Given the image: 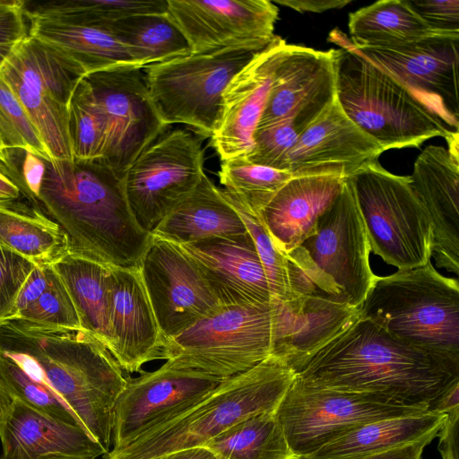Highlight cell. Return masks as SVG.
<instances>
[{
    "instance_id": "obj_42",
    "label": "cell",
    "mask_w": 459,
    "mask_h": 459,
    "mask_svg": "<svg viewBox=\"0 0 459 459\" xmlns=\"http://www.w3.org/2000/svg\"><path fill=\"white\" fill-rule=\"evenodd\" d=\"M16 316L68 328L83 329L73 299L53 267L51 280L46 290Z\"/></svg>"
},
{
    "instance_id": "obj_10",
    "label": "cell",
    "mask_w": 459,
    "mask_h": 459,
    "mask_svg": "<svg viewBox=\"0 0 459 459\" xmlns=\"http://www.w3.org/2000/svg\"><path fill=\"white\" fill-rule=\"evenodd\" d=\"M429 411L390 397L309 386L297 377L276 410L286 439L302 459L364 423Z\"/></svg>"
},
{
    "instance_id": "obj_33",
    "label": "cell",
    "mask_w": 459,
    "mask_h": 459,
    "mask_svg": "<svg viewBox=\"0 0 459 459\" xmlns=\"http://www.w3.org/2000/svg\"><path fill=\"white\" fill-rule=\"evenodd\" d=\"M104 24L141 68L192 52L168 13L134 15Z\"/></svg>"
},
{
    "instance_id": "obj_46",
    "label": "cell",
    "mask_w": 459,
    "mask_h": 459,
    "mask_svg": "<svg viewBox=\"0 0 459 459\" xmlns=\"http://www.w3.org/2000/svg\"><path fill=\"white\" fill-rule=\"evenodd\" d=\"M52 276V266L36 265L20 291L8 317L18 316L35 302L48 288Z\"/></svg>"
},
{
    "instance_id": "obj_7",
    "label": "cell",
    "mask_w": 459,
    "mask_h": 459,
    "mask_svg": "<svg viewBox=\"0 0 459 459\" xmlns=\"http://www.w3.org/2000/svg\"><path fill=\"white\" fill-rule=\"evenodd\" d=\"M261 50L230 46L191 52L143 68L154 107L168 126L184 124L212 137L232 78Z\"/></svg>"
},
{
    "instance_id": "obj_40",
    "label": "cell",
    "mask_w": 459,
    "mask_h": 459,
    "mask_svg": "<svg viewBox=\"0 0 459 459\" xmlns=\"http://www.w3.org/2000/svg\"><path fill=\"white\" fill-rule=\"evenodd\" d=\"M224 192L254 241L266 275L272 299L281 301L294 299L286 254L277 248L259 217L247 210L225 190Z\"/></svg>"
},
{
    "instance_id": "obj_29",
    "label": "cell",
    "mask_w": 459,
    "mask_h": 459,
    "mask_svg": "<svg viewBox=\"0 0 459 459\" xmlns=\"http://www.w3.org/2000/svg\"><path fill=\"white\" fill-rule=\"evenodd\" d=\"M238 212L204 174L193 192L154 229L152 235L177 245L246 234Z\"/></svg>"
},
{
    "instance_id": "obj_20",
    "label": "cell",
    "mask_w": 459,
    "mask_h": 459,
    "mask_svg": "<svg viewBox=\"0 0 459 459\" xmlns=\"http://www.w3.org/2000/svg\"><path fill=\"white\" fill-rule=\"evenodd\" d=\"M25 14L29 35L63 55L84 77L117 65H135L105 24L85 15L74 0L26 3Z\"/></svg>"
},
{
    "instance_id": "obj_25",
    "label": "cell",
    "mask_w": 459,
    "mask_h": 459,
    "mask_svg": "<svg viewBox=\"0 0 459 459\" xmlns=\"http://www.w3.org/2000/svg\"><path fill=\"white\" fill-rule=\"evenodd\" d=\"M110 352L123 370L142 372L143 364L161 359L164 339L139 268L109 266Z\"/></svg>"
},
{
    "instance_id": "obj_15",
    "label": "cell",
    "mask_w": 459,
    "mask_h": 459,
    "mask_svg": "<svg viewBox=\"0 0 459 459\" xmlns=\"http://www.w3.org/2000/svg\"><path fill=\"white\" fill-rule=\"evenodd\" d=\"M300 247L345 302L359 309L376 274L369 265L370 245L349 177Z\"/></svg>"
},
{
    "instance_id": "obj_18",
    "label": "cell",
    "mask_w": 459,
    "mask_h": 459,
    "mask_svg": "<svg viewBox=\"0 0 459 459\" xmlns=\"http://www.w3.org/2000/svg\"><path fill=\"white\" fill-rule=\"evenodd\" d=\"M167 1V13L192 52L230 46L263 50L275 37L279 8L268 0Z\"/></svg>"
},
{
    "instance_id": "obj_38",
    "label": "cell",
    "mask_w": 459,
    "mask_h": 459,
    "mask_svg": "<svg viewBox=\"0 0 459 459\" xmlns=\"http://www.w3.org/2000/svg\"><path fill=\"white\" fill-rule=\"evenodd\" d=\"M0 384L13 399L58 420L82 426L76 415L50 386L28 375L2 352Z\"/></svg>"
},
{
    "instance_id": "obj_26",
    "label": "cell",
    "mask_w": 459,
    "mask_h": 459,
    "mask_svg": "<svg viewBox=\"0 0 459 459\" xmlns=\"http://www.w3.org/2000/svg\"><path fill=\"white\" fill-rule=\"evenodd\" d=\"M273 351L293 370L335 337L359 309L328 296H301L290 301L272 299Z\"/></svg>"
},
{
    "instance_id": "obj_3",
    "label": "cell",
    "mask_w": 459,
    "mask_h": 459,
    "mask_svg": "<svg viewBox=\"0 0 459 459\" xmlns=\"http://www.w3.org/2000/svg\"><path fill=\"white\" fill-rule=\"evenodd\" d=\"M44 160L38 203L65 233L68 254L106 266L138 268L152 235L135 222L122 179L102 159Z\"/></svg>"
},
{
    "instance_id": "obj_22",
    "label": "cell",
    "mask_w": 459,
    "mask_h": 459,
    "mask_svg": "<svg viewBox=\"0 0 459 459\" xmlns=\"http://www.w3.org/2000/svg\"><path fill=\"white\" fill-rule=\"evenodd\" d=\"M178 246L194 260L221 306L271 302L266 275L248 232Z\"/></svg>"
},
{
    "instance_id": "obj_53",
    "label": "cell",
    "mask_w": 459,
    "mask_h": 459,
    "mask_svg": "<svg viewBox=\"0 0 459 459\" xmlns=\"http://www.w3.org/2000/svg\"><path fill=\"white\" fill-rule=\"evenodd\" d=\"M13 402V399L0 384V429L9 414Z\"/></svg>"
},
{
    "instance_id": "obj_50",
    "label": "cell",
    "mask_w": 459,
    "mask_h": 459,
    "mask_svg": "<svg viewBox=\"0 0 459 459\" xmlns=\"http://www.w3.org/2000/svg\"><path fill=\"white\" fill-rule=\"evenodd\" d=\"M459 407V380L448 386L429 406V411L447 413L449 411Z\"/></svg>"
},
{
    "instance_id": "obj_16",
    "label": "cell",
    "mask_w": 459,
    "mask_h": 459,
    "mask_svg": "<svg viewBox=\"0 0 459 459\" xmlns=\"http://www.w3.org/2000/svg\"><path fill=\"white\" fill-rule=\"evenodd\" d=\"M138 268L164 342L221 307L194 260L177 244L152 235Z\"/></svg>"
},
{
    "instance_id": "obj_24",
    "label": "cell",
    "mask_w": 459,
    "mask_h": 459,
    "mask_svg": "<svg viewBox=\"0 0 459 459\" xmlns=\"http://www.w3.org/2000/svg\"><path fill=\"white\" fill-rule=\"evenodd\" d=\"M381 145L354 124L335 98L299 135L289 154L292 174L342 172L347 178L378 159Z\"/></svg>"
},
{
    "instance_id": "obj_9",
    "label": "cell",
    "mask_w": 459,
    "mask_h": 459,
    "mask_svg": "<svg viewBox=\"0 0 459 459\" xmlns=\"http://www.w3.org/2000/svg\"><path fill=\"white\" fill-rule=\"evenodd\" d=\"M271 302L221 306L164 343L161 359L179 369L221 380L243 373L272 355Z\"/></svg>"
},
{
    "instance_id": "obj_41",
    "label": "cell",
    "mask_w": 459,
    "mask_h": 459,
    "mask_svg": "<svg viewBox=\"0 0 459 459\" xmlns=\"http://www.w3.org/2000/svg\"><path fill=\"white\" fill-rule=\"evenodd\" d=\"M299 134L290 119L256 128L252 148L242 156L259 166L290 171L289 154Z\"/></svg>"
},
{
    "instance_id": "obj_49",
    "label": "cell",
    "mask_w": 459,
    "mask_h": 459,
    "mask_svg": "<svg viewBox=\"0 0 459 459\" xmlns=\"http://www.w3.org/2000/svg\"><path fill=\"white\" fill-rule=\"evenodd\" d=\"M351 2V0H276L273 3L299 13H323L332 9H341Z\"/></svg>"
},
{
    "instance_id": "obj_39",
    "label": "cell",
    "mask_w": 459,
    "mask_h": 459,
    "mask_svg": "<svg viewBox=\"0 0 459 459\" xmlns=\"http://www.w3.org/2000/svg\"><path fill=\"white\" fill-rule=\"evenodd\" d=\"M11 150H24L52 160L41 135L0 74V163Z\"/></svg>"
},
{
    "instance_id": "obj_11",
    "label": "cell",
    "mask_w": 459,
    "mask_h": 459,
    "mask_svg": "<svg viewBox=\"0 0 459 459\" xmlns=\"http://www.w3.org/2000/svg\"><path fill=\"white\" fill-rule=\"evenodd\" d=\"M53 160H74L68 126L71 98L84 76L59 52L28 35L0 70Z\"/></svg>"
},
{
    "instance_id": "obj_23",
    "label": "cell",
    "mask_w": 459,
    "mask_h": 459,
    "mask_svg": "<svg viewBox=\"0 0 459 459\" xmlns=\"http://www.w3.org/2000/svg\"><path fill=\"white\" fill-rule=\"evenodd\" d=\"M411 186L429 218L437 265L459 275V152L429 145L418 156Z\"/></svg>"
},
{
    "instance_id": "obj_13",
    "label": "cell",
    "mask_w": 459,
    "mask_h": 459,
    "mask_svg": "<svg viewBox=\"0 0 459 459\" xmlns=\"http://www.w3.org/2000/svg\"><path fill=\"white\" fill-rule=\"evenodd\" d=\"M351 47L459 129V32H437L384 46Z\"/></svg>"
},
{
    "instance_id": "obj_27",
    "label": "cell",
    "mask_w": 459,
    "mask_h": 459,
    "mask_svg": "<svg viewBox=\"0 0 459 459\" xmlns=\"http://www.w3.org/2000/svg\"><path fill=\"white\" fill-rule=\"evenodd\" d=\"M342 172L293 174L259 212V219L282 253L299 247L342 190Z\"/></svg>"
},
{
    "instance_id": "obj_44",
    "label": "cell",
    "mask_w": 459,
    "mask_h": 459,
    "mask_svg": "<svg viewBox=\"0 0 459 459\" xmlns=\"http://www.w3.org/2000/svg\"><path fill=\"white\" fill-rule=\"evenodd\" d=\"M25 5L22 0H0V70L29 35Z\"/></svg>"
},
{
    "instance_id": "obj_17",
    "label": "cell",
    "mask_w": 459,
    "mask_h": 459,
    "mask_svg": "<svg viewBox=\"0 0 459 459\" xmlns=\"http://www.w3.org/2000/svg\"><path fill=\"white\" fill-rule=\"evenodd\" d=\"M127 378L113 420L112 446L117 452L148 430L188 409L223 381L165 363L154 371Z\"/></svg>"
},
{
    "instance_id": "obj_5",
    "label": "cell",
    "mask_w": 459,
    "mask_h": 459,
    "mask_svg": "<svg viewBox=\"0 0 459 459\" xmlns=\"http://www.w3.org/2000/svg\"><path fill=\"white\" fill-rule=\"evenodd\" d=\"M328 40L340 46L335 57L336 99L347 117L384 151L419 147L442 136L459 143V133L389 74L354 50L338 29Z\"/></svg>"
},
{
    "instance_id": "obj_48",
    "label": "cell",
    "mask_w": 459,
    "mask_h": 459,
    "mask_svg": "<svg viewBox=\"0 0 459 459\" xmlns=\"http://www.w3.org/2000/svg\"><path fill=\"white\" fill-rule=\"evenodd\" d=\"M459 407L447 412V419L437 432L438 451L443 459H458Z\"/></svg>"
},
{
    "instance_id": "obj_28",
    "label": "cell",
    "mask_w": 459,
    "mask_h": 459,
    "mask_svg": "<svg viewBox=\"0 0 459 459\" xmlns=\"http://www.w3.org/2000/svg\"><path fill=\"white\" fill-rule=\"evenodd\" d=\"M0 439V459H95L106 454L82 426L54 419L16 399Z\"/></svg>"
},
{
    "instance_id": "obj_6",
    "label": "cell",
    "mask_w": 459,
    "mask_h": 459,
    "mask_svg": "<svg viewBox=\"0 0 459 459\" xmlns=\"http://www.w3.org/2000/svg\"><path fill=\"white\" fill-rule=\"evenodd\" d=\"M359 314L459 373V282L431 262L376 275Z\"/></svg>"
},
{
    "instance_id": "obj_8",
    "label": "cell",
    "mask_w": 459,
    "mask_h": 459,
    "mask_svg": "<svg viewBox=\"0 0 459 459\" xmlns=\"http://www.w3.org/2000/svg\"><path fill=\"white\" fill-rule=\"evenodd\" d=\"M349 178L371 251L398 270L431 262L432 226L410 176L394 175L376 159L361 165Z\"/></svg>"
},
{
    "instance_id": "obj_34",
    "label": "cell",
    "mask_w": 459,
    "mask_h": 459,
    "mask_svg": "<svg viewBox=\"0 0 459 459\" xmlns=\"http://www.w3.org/2000/svg\"><path fill=\"white\" fill-rule=\"evenodd\" d=\"M348 28L354 47L390 45L443 32L431 29L409 0H383L362 7L349 14Z\"/></svg>"
},
{
    "instance_id": "obj_45",
    "label": "cell",
    "mask_w": 459,
    "mask_h": 459,
    "mask_svg": "<svg viewBox=\"0 0 459 459\" xmlns=\"http://www.w3.org/2000/svg\"><path fill=\"white\" fill-rule=\"evenodd\" d=\"M409 3L431 29L459 32V0H409Z\"/></svg>"
},
{
    "instance_id": "obj_30",
    "label": "cell",
    "mask_w": 459,
    "mask_h": 459,
    "mask_svg": "<svg viewBox=\"0 0 459 459\" xmlns=\"http://www.w3.org/2000/svg\"><path fill=\"white\" fill-rule=\"evenodd\" d=\"M447 413L427 411L359 425L302 459H342L377 453L417 441L438 431Z\"/></svg>"
},
{
    "instance_id": "obj_12",
    "label": "cell",
    "mask_w": 459,
    "mask_h": 459,
    "mask_svg": "<svg viewBox=\"0 0 459 459\" xmlns=\"http://www.w3.org/2000/svg\"><path fill=\"white\" fill-rule=\"evenodd\" d=\"M204 174L200 141L186 130L164 131L135 158L122 178L137 225L152 234Z\"/></svg>"
},
{
    "instance_id": "obj_31",
    "label": "cell",
    "mask_w": 459,
    "mask_h": 459,
    "mask_svg": "<svg viewBox=\"0 0 459 459\" xmlns=\"http://www.w3.org/2000/svg\"><path fill=\"white\" fill-rule=\"evenodd\" d=\"M21 197L0 201V247L35 265H51L68 254L67 238L40 207Z\"/></svg>"
},
{
    "instance_id": "obj_52",
    "label": "cell",
    "mask_w": 459,
    "mask_h": 459,
    "mask_svg": "<svg viewBox=\"0 0 459 459\" xmlns=\"http://www.w3.org/2000/svg\"><path fill=\"white\" fill-rule=\"evenodd\" d=\"M22 195L21 189L5 173L0 163V201L15 200Z\"/></svg>"
},
{
    "instance_id": "obj_35",
    "label": "cell",
    "mask_w": 459,
    "mask_h": 459,
    "mask_svg": "<svg viewBox=\"0 0 459 459\" xmlns=\"http://www.w3.org/2000/svg\"><path fill=\"white\" fill-rule=\"evenodd\" d=\"M204 446L225 459H299L289 446L276 411L248 417Z\"/></svg>"
},
{
    "instance_id": "obj_47",
    "label": "cell",
    "mask_w": 459,
    "mask_h": 459,
    "mask_svg": "<svg viewBox=\"0 0 459 459\" xmlns=\"http://www.w3.org/2000/svg\"><path fill=\"white\" fill-rule=\"evenodd\" d=\"M437 432L429 433L417 441L389 450L342 459H421L425 446L437 437Z\"/></svg>"
},
{
    "instance_id": "obj_21",
    "label": "cell",
    "mask_w": 459,
    "mask_h": 459,
    "mask_svg": "<svg viewBox=\"0 0 459 459\" xmlns=\"http://www.w3.org/2000/svg\"><path fill=\"white\" fill-rule=\"evenodd\" d=\"M290 44L275 36L232 78L222 97V113L211 137L221 161L247 154L264 111L274 72Z\"/></svg>"
},
{
    "instance_id": "obj_14",
    "label": "cell",
    "mask_w": 459,
    "mask_h": 459,
    "mask_svg": "<svg viewBox=\"0 0 459 459\" xmlns=\"http://www.w3.org/2000/svg\"><path fill=\"white\" fill-rule=\"evenodd\" d=\"M107 123L103 161L119 178L167 126L160 119L143 68L117 65L84 77Z\"/></svg>"
},
{
    "instance_id": "obj_43",
    "label": "cell",
    "mask_w": 459,
    "mask_h": 459,
    "mask_svg": "<svg viewBox=\"0 0 459 459\" xmlns=\"http://www.w3.org/2000/svg\"><path fill=\"white\" fill-rule=\"evenodd\" d=\"M35 266L26 258L0 247V319L9 316Z\"/></svg>"
},
{
    "instance_id": "obj_37",
    "label": "cell",
    "mask_w": 459,
    "mask_h": 459,
    "mask_svg": "<svg viewBox=\"0 0 459 459\" xmlns=\"http://www.w3.org/2000/svg\"><path fill=\"white\" fill-rule=\"evenodd\" d=\"M68 126L74 159L91 160L103 157L107 141L106 118L84 77L71 98Z\"/></svg>"
},
{
    "instance_id": "obj_51",
    "label": "cell",
    "mask_w": 459,
    "mask_h": 459,
    "mask_svg": "<svg viewBox=\"0 0 459 459\" xmlns=\"http://www.w3.org/2000/svg\"><path fill=\"white\" fill-rule=\"evenodd\" d=\"M217 457L218 456L204 446H197L171 452L153 459H217Z\"/></svg>"
},
{
    "instance_id": "obj_19",
    "label": "cell",
    "mask_w": 459,
    "mask_h": 459,
    "mask_svg": "<svg viewBox=\"0 0 459 459\" xmlns=\"http://www.w3.org/2000/svg\"><path fill=\"white\" fill-rule=\"evenodd\" d=\"M336 49L290 45L277 66L256 128L291 120L301 133L336 98Z\"/></svg>"
},
{
    "instance_id": "obj_4",
    "label": "cell",
    "mask_w": 459,
    "mask_h": 459,
    "mask_svg": "<svg viewBox=\"0 0 459 459\" xmlns=\"http://www.w3.org/2000/svg\"><path fill=\"white\" fill-rule=\"evenodd\" d=\"M296 378L283 360L269 356L252 368L221 381L208 394L174 418L148 430L103 459H153L204 446L231 426L253 415L276 411Z\"/></svg>"
},
{
    "instance_id": "obj_2",
    "label": "cell",
    "mask_w": 459,
    "mask_h": 459,
    "mask_svg": "<svg viewBox=\"0 0 459 459\" xmlns=\"http://www.w3.org/2000/svg\"><path fill=\"white\" fill-rule=\"evenodd\" d=\"M303 384L376 394L410 404H429L459 373L358 315L335 337L295 369Z\"/></svg>"
},
{
    "instance_id": "obj_1",
    "label": "cell",
    "mask_w": 459,
    "mask_h": 459,
    "mask_svg": "<svg viewBox=\"0 0 459 459\" xmlns=\"http://www.w3.org/2000/svg\"><path fill=\"white\" fill-rule=\"evenodd\" d=\"M0 352L50 386L102 446L111 450L114 411L127 378L108 349L84 329L0 319Z\"/></svg>"
},
{
    "instance_id": "obj_36",
    "label": "cell",
    "mask_w": 459,
    "mask_h": 459,
    "mask_svg": "<svg viewBox=\"0 0 459 459\" xmlns=\"http://www.w3.org/2000/svg\"><path fill=\"white\" fill-rule=\"evenodd\" d=\"M292 176L290 171L254 164L245 156L222 160L219 171L224 190L256 216Z\"/></svg>"
},
{
    "instance_id": "obj_32",
    "label": "cell",
    "mask_w": 459,
    "mask_h": 459,
    "mask_svg": "<svg viewBox=\"0 0 459 459\" xmlns=\"http://www.w3.org/2000/svg\"><path fill=\"white\" fill-rule=\"evenodd\" d=\"M51 265L66 287L82 328L93 334L110 351L109 266L70 254Z\"/></svg>"
},
{
    "instance_id": "obj_54",
    "label": "cell",
    "mask_w": 459,
    "mask_h": 459,
    "mask_svg": "<svg viewBox=\"0 0 459 459\" xmlns=\"http://www.w3.org/2000/svg\"><path fill=\"white\" fill-rule=\"evenodd\" d=\"M217 459H225V458H221V457H217Z\"/></svg>"
}]
</instances>
